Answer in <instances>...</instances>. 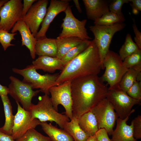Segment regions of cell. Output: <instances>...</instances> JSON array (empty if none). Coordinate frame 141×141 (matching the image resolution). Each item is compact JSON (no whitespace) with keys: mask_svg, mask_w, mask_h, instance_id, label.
Instances as JSON below:
<instances>
[{"mask_svg":"<svg viewBox=\"0 0 141 141\" xmlns=\"http://www.w3.org/2000/svg\"><path fill=\"white\" fill-rule=\"evenodd\" d=\"M73 116L78 119L106 98L108 88L97 75L71 80Z\"/></svg>","mask_w":141,"mask_h":141,"instance_id":"1","label":"cell"},{"mask_svg":"<svg viewBox=\"0 0 141 141\" xmlns=\"http://www.w3.org/2000/svg\"><path fill=\"white\" fill-rule=\"evenodd\" d=\"M104 69L93 39L84 51L64 67L56 82L59 85L76 78L97 75L101 70Z\"/></svg>","mask_w":141,"mask_h":141,"instance_id":"2","label":"cell"},{"mask_svg":"<svg viewBox=\"0 0 141 141\" xmlns=\"http://www.w3.org/2000/svg\"><path fill=\"white\" fill-rule=\"evenodd\" d=\"M38 99L37 104L32 103L30 108L29 111L32 118L37 119L40 122H54L63 129L65 124L70 121L69 118L54 108L49 95L40 96Z\"/></svg>","mask_w":141,"mask_h":141,"instance_id":"3","label":"cell"},{"mask_svg":"<svg viewBox=\"0 0 141 141\" xmlns=\"http://www.w3.org/2000/svg\"><path fill=\"white\" fill-rule=\"evenodd\" d=\"M103 64L105 70L100 78L101 80L107 83L109 85V89L120 88L121 80L128 69L125 67L119 54L109 50L104 59Z\"/></svg>","mask_w":141,"mask_h":141,"instance_id":"4","label":"cell"},{"mask_svg":"<svg viewBox=\"0 0 141 141\" xmlns=\"http://www.w3.org/2000/svg\"><path fill=\"white\" fill-rule=\"evenodd\" d=\"M12 71L22 76L23 77L22 81L30 85L33 89H39L45 94L49 95L50 88L58 85L56 81L59 73L42 75L37 72L32 64L22 69L13 68Z\"/></svg>","mask_w":141,"mask_h":141,"instance_id":"5","label":"cell"},{"mask_svg":"<svg viewBox=\"0 0 141 141\" xmlns=\"http://www.w3.org/2000/svg\"><path fill=\"white\" fill-rule=\"evenodd\" d=\"M126 26L125 23L122 22L110 25H94L89 27L90 30L94 36V40L98 48L103 67V61L109 50L110 44L114 35L116 32L123 30Z\"/></svg>","mask_w":141,"mask_h":141,"instance_id":"6","label":"cell"},{"mask_svg":"<svg viewBox=\"0 0 141 141\" xmlns=\"http://www.w3.org/2000/svg\"><path fill=\"white\" fill-rule=\"evenodd\" d=\"M71 7L72 6L69 5L64 11L65 16L61 25L62 30L57 38L74 37L83 40L92 39L85 27L87 20L80 21L77 19L72 13Z\"/></svg>","mask_w":141,"mask_h":141,"instance_id":"7","label":"cell"},{"mask_svg":"<svg viewBox=\"0 0 141 141\" xmlns=\"http://www.w3.org/2000/svg\"><path fill=\"white\" fill-rule=\"evenodd\" d=\"M106 98L113 105L119 118L124 119L135 111L134 105L141 104V100L133 99L120 88H108Z\"/></svg>","mask_w":141,"mask_h":141,"instance_id":"8","label":"cell"},{"mask_svg":"<svg viewBox=\"0 0 141 141\" xmlns=\"http://www.w3.org/2000/svg\"><path fill=\"white\" fill-rule=\"evenodd\" d=\"M9 79L11 82L8 87L9 94L16 102L20 103L24 109L29 111L32 98L40 90H33L30 85L14 76H10Z\"/></svg>","mask_w":141,"mask_h":141,"instance_id":"9","label":"cell"},{"mask_svg":"<svg viewBox=\"0 0 141 141\" xmlns=\"http://www.w3.org/2000/svg\"><path fill=\"white\" fill-rule=\"evenodd\" d=\"M71 81V80L66 81L58 85L51 87L49 90L54 108L58 111V105H62L65 109V115L70 120L73 117Z\"/></svg>","mask_w":141,"mask_h":141,"instance_id":"10","label":"cell"},{"mask_svg":"<svg viewBox=\"0 0 141 141\" xmlns=\"http://www.w3.org/2000/svg\"><path fill=\"white\" fill-rule=\"evenodd\" d=\"M96 118L98 128H104L112 135L113 128L118 118L111 103L106 98L99 102L91 110Z\"/></svg>","mask_w":141,"mask_h":141,"instance_id":"11","label":"cell"},{"mask_svg":"<svg viewBox=\"0 0 141 141\" xmlns=\"http://www.w3.org/2000/svg\"><path fill=\"white\" fill-rule=\"evenodd\" d=\"M21 0H10L0 8V29L9 32L22 17Z\"/></svg>","mask_w":141,"mask_h":141,"instance_id":"12","label":"cell"},{"mask_svg":"<svg viewBox=\"0 0 141 141\" xmlns=\"http://www.w3.org/2000/svg\"><path fill=\"white\" fill-rule=\"evenodd\" d=\"M16 102L17 111L14 115L11 134L14 140L20 138L29 130L35 129L41 122L38 119H33L29 111L24 109L19 102Z\"/></svg>","mask_w":141,"mask_h":141,"instance_id":"13","label":"cell"},{"mask_svg":"<svg viewBox=\"0 0 141 141\" xmlns=\"http://www.w3.org/2000/svg\"><path fill=\"white\" fill-rule=\"evenodd\" d=\"M48 3V0H37L21 19L29 27L35 38L46 14Z\"/></svg>","mask_w":141,"mask_h":141,"instance_id":"14","label":"cell"},{"mask_svg":"<svg viewBox=\"0 0 141 141\" xmlns=\"http://www.w3.org/2000/svg\"><path fill=\"white\" fill-rule=\"evenodd\" d=\"M70 0H51L41 24V28L36 37V39L46 36L51 23L59 13L64 12L69 5Z\"/></svg>","mask_w":141,"mask_h":141,"instance_id":"15","label":"cell"},{"mask_svg":"<svg viewBox=\"0 0 141 141\" xmlns=\"http://www.w3.org/2000/svg\"><path fill=\"white\" fill-rule=\"evenodd\" d=\"M18 31L21 37V45L25 46L29 50L30 56L33 59L36 57L35 48L37 41L29 27L21 19L15 24L11 30V33Z\"/></svg>","mask_w":141,"mask_h":141,"instance_id":"16","label":"cell"},{"mask_svg":"<svg viewBox=\"0 0 141 141\" xmlns=\"http://www.w3.org/2000/svg\"><path fill=\"white\" fill-rule=\"evenodd\" d=\"M88 19L94 21L109 11V2L104 0H83Z\"/></svg>","mask_w":141,"mask_h":141,"instance_id":"17","label":"cell"},{"mask_svg":"<svg viewBox=\"0 0 141 141\" xmlns=\"http://www.w3.org/2000/svg\"><path fill=\"white\" fill-rule=\"evenodd\" d=\"M130 115L124 119L118 118L116 128L112 134L111 141H137L134 137L132 125H129L126 123Z\"/></svg>","mask_w":141,"mask_h":141,"instance_id":"18","label":"cell"},{"mask_svg":"<svg viewBox=\"0 0 141 141\" xmlns=\"http://www.w3.org/2000/svg\"><path fill=\"white\" fill-rule=\"evenodd\" d=\"M32 64L36 70L41 69L52 73L57 70L62 71L64 67L61 59L47 56H39L32 62Z\"/></svg>","mask_w":141,"mask_h":141,"instance_id":"19","label":"cell"},{"mask_svg":"<svg viewBox=\"0 0 141 141\" xmlns=\"http://www.w3.org/2000/svg\"><path fill=\"white\" fill-rule=\"evenodd\" d=\"M36 55L57 57V48L56 39L48 38L46 36L37 39L35 48Z\"/></svg>","mask_w":141,"mask_h":141,"instance_id":"20","label":"cell"},{"mask_svg":"<svg viewBox=\"0 0 141 141\" xmlns=\"http://www.w3.org/2000/svg\"><path fill=\"white\" fill-rule=\"evenodd\" d=\"M40 125L52 141H74L72 136L64 129L46 122H41Z\"/></svg>","mask_w":141,"mask_h":141,"instance_id":"21","label":"cell"},{"mask_svg":"<svg viewBox=\"0 0 141 141\" xmlns=\"http://www.w3.org/2000/svg\"><path fill=\"white\" fill-rule=\"evenodd\" d=\"M0 97L3 106L5 122L4 125L0 129L4 133L11 135L14 118L12 106L8 96L1 95Z\"/></svg>","mask_w":141,"mask_h":141,"instance_id":"22","label":"cell"},{"mask_svg":"<svg viewBox=\"0 0 141 141\" xmlns=\"http://www.w3.org/2000/svg\"><path fill=\"white\" fill-rule=\"evenodd\" d=\"M63 129L72 136L74 141H85L89 137L80 127L79 119L74 116L65 124Z\"/></svg>","mask_w":141,"mask_h":141,"instance_id":"23","label":"cell"},{"mask_svg":"<svg viewBox=\"0 0 141 141\" xmlns=\"http://www.w3.org/2000/svg\"><path fill=\"white\" fill-rule=\"evenodd\" d=\"M79 123L82 130L89 136L95 134L99 130L96 118L91 111L81 115L79 119Z\"/></svg>","mask_w":141,"mask_h":141,"instance_id":"24","label":"cell"},{"mask_svg":"<svg viewBox=\"0 0 141 141\" xmlns=\"http://www.w3.org/2000/svg\"><path fill=\"white\" fill-rule=\"evenodd\" d=\"M56 40L57 50L56 57L61 59L71 49L83 40L74 37L56 38Z\"/></svg>","mask_w":141,"mask_h":141,"instance_id":"25","label":"cell"},{"mask_svg":"<svg viewBox=\"0 0 141 141\" xmlns=\"http://www.w3.org/2000/svg\"><path fill=\"white\" fill-rule=\"evenodd\" d=\"M91 42L90 40H83L69 50L61 59L64 66L84 51Z\"/></svg>","mask_w":141,"mask_h":141,"instance_id":"26","label":"cell"},{"mask_svg":"<svg viewBox=\"0 0 141 141\" xmlns=\"http://www.w3.org/2000/svg\"><path fill=\"white\" fill-rule=\"evenodd\" d=\"M125 20L123 14L120 15L109 11L94 21V25H110L122 23Z\"/></svg>","mask_w":141,"mask_h":141,"instance_id":"27","label":"cell"},{"mask_svg":"<svg viewBox=\"0 0 141 141\" xmlns=\"http://www.w3.org/2000/svg\"><path fill=\"white\" fill-rule=\"evenodd\" d=\"M140 49L133 41L130 34L128 33L126 36L124 44L120 49L119 55L123 61L126 57Z\"/></svg>","mask_w":141,"mask_h":141,"instance_id":"28","label":"cell"},{"mask_svg":"<svg viewBox=\"0 0 141 141\" xmlns=\"http://www.w3.org/2000/svg\"><path fill=\"white\" fill-rule=\"evenodd\" d=\"M139 72L132 68L128 69L121 80L119 84L120 89L127 93L134 83L136 81L137 76Z\"/></svg>","mask_w":141,"mask_h":141,"instance_id":"29","label":"cell"},{"mask_svg":"<svg viewBox=\"0 0 141 141\" xmlns=\"http://www.w3.org/2000/svg\"><path fill=\"white\" fill-rule=\"evenodd\" d=\"M15 141H52L48 137L45 136L34 128L28 130L24 135Z\"/></svg>","mask_w":141,"mask_h":141,"instance_id":"30","label":"cell"},{"mask_svg":"<svg viewBox=\"0 0 141 141\" xmlns=\"http://www.w3.org/2000/svg\"><path fill=\"white\" fill-rule=\"evenodd\" d=\"M123 62L125 67L128 69L141 64V49H139L126 57Z\"/></svg>","mask_w":141,"mask_h":141,"instance_id":"31","label":"cell"},{"mask_svg":"<svg viewBox=\"0 0 141 141\" xmlns=\"http://www.w3.org/2000/svg\"><path fill=\"white\" fill-rule=\"evenodd\" d=\"M17 34L16 33H10L3 29H0V43L3 50L5 51L8 48L15 44L11 43L13 40H15L14 36Z\"/></svg>","mask_w":141,"mask_h":141,"instance_id":"32","label":"cell"},{"mask_svg":"<svg viewBox=\"0 0 141 141\" xmlns=\"http://www.w3.org/2000/svg\"><path fill=\"white\" fill-rule=\"evenodd\" d=\"M127 93L133 99L141 100V81H136L129 89Z\"/></svg>","mask_w":141,"mask_h":141,"instance_id":"33","label":"cell"},{"mask_svg":"<svg viewBox=\"0 0 141 141\" xmlns=\"http://www.w3.org/2000/svg\"><path fill=\"white\" fill-rule=\"evenodd\" d=\"M131 0H114L111 1L109 4V11L118 15L123 14L121 11L123 5L130 2Z\"/></svg>","mask_w":141,"mask_h":141,"instance_id":"34","label":"cell"},{"mask_svg":"<svg viewBox=\"0 0 141 141\" xmlns=\"http://www.w3.org/2000/svg\"><path fill=\"white\" fill-rule=\"evenodd\" d=\"M134 137L136 139L141 138V115H138L131 122Z\"/></svg>","mask_w":141,"mask_h":141,"instance_id":"35","label":"cell"},{"mask_svg":"<svg viewBox=\"0 0 141 141\" xmlns=\"http://www.w3.org/2000/svg\"><path fill=\"white\" fill-rule=\"evenodd\" d=\"M97 141H111L109 137L108 133L104 128L99 129L96 133Z\"/></svg>","mask_w":141,"mask_h":141,"instance_id":"36","label":"cell"},{"mask_svg":"<svg viewBox=\"0 0 141 141\" xmlns=\"http://www.w3.org/2000/svg\"><path fill=\"white\" fill-rule=\"evenodd\" d=\"M133 20V24L132 25V28L135 34L134 41L139 48L141 49V33L137 28L134 19Z\"/></svg>","mask_w":141,"mask_h":141,"instance_id":"37","label":"cell"},{"mask_svg":"<svg viewBox=\"0 0 141 141\" xmlns=\"http://www.w3.org/2000/svg\"><path fill=\"white\" fill-rule=\"evenodd\" d=\"M36 0H24L22 12V17L26 14L33 4L37 1Z\"/></svg>","mask_w":141,"mask_h":141,"instance_id":"38","label":"cell"},{"mask_svg":"<svg viewBox=\"0 0 141 141\" xmlns=\"http://www.w3.org/2000/svg\"><path fill=\"white\" fill-rule=\"evenodd\" d=\"M130 5L132 9L141 11V0H131Z\"/></svg>","mask_w":141,"mask_h":141,"instance_id":"39","label":"cell"},{"mask_svg":"<svg viewBox=\"0 0 141 141\" xmlns=\"http://www.w3.org/2000/svg\"><path fill=\"white\" fill-rule=\"evenodd\" d=\"M0 141H15L11 135H9L2 132L0 129Z\"/></svg>","mask_w":141,"mask_h":141,"instance_id":"40","label":"cell"},{"mask_svg":"<svg viewBox=\"0 0 141 141\" xmlns=\"http://www.w3.org/2000/svg\"><path fill=\"white\" fill-rule=\"evenodd\" d=\"M8 87L6 86H3L0 84V96H8Z\"/></svg>","mask_w":141,"mask_h":141,"instance_id":"41","label":"cell"},{"mask_svg":"<svg viewBox=\"0 0 141 141\" xmlns=\"http://www.w3.org/2000/svg\"><path fill=\"white\" fill-rule=\"evenodd\" d=\"M73 1L78 12L79 13H81L82 12V10L80 7L79 1L78 0H73Z\"/></svg>","mask_w":141,"mask_h":141,"instance_id":"42","label":"cell"},{"mask_svg":"<svg viewBox=\"0 0 141 141\" xmlns=\"http://www.w3.org/2000/svg\"><path fill=\"white\" fill-rule=\"evenodd\" d=\"M85 141H97V138L96 134L89 136Z\"/></svg>","mask_w":141,"mask_h":141,"instance_id":"43","label":"cell"},{"mask_svg":"<svg viewBox=\"0 0 141 141\" xmlns=\"http://www.w3.org/2000/svg\"><path fill=\"white\" fill-rule=\"evenodd\" d=\"M136 81L138 82L141 81V72L138 73L137 76Z\"/></svg>","mask_w":141,"mask_h":141,"instance_id":"44","label":"cell"},{"mask_svg":"<svg viewBox=\"0 0 141 141\" xmlns=\"http://www.w3.org/2000/svg\"><path fill=\"white\" fill-rule=\"evenodd\" d=\"M8 1V0H0V8Z\"/></svg>","mask_w":141,"mask_h":141,"instance_id":"45","label":"cell"}]
</instances>
